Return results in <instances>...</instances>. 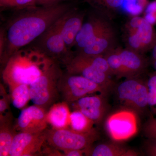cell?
Masks as SVG:
<instances>
[{
	"label": "cell",
	"mask_w": 156,
	"mask_h": 156,
	"mask_svg": "<svg viewBox=\"0 0 156 156\" xmlns=\"http://www.w3.org/2000/svg\"><path fill=\"white\" fill-rule=\"evenodd\" d=\"M72 7L69 4L60 3L17 11V15L4 28L6 48L0 58L3 67L14 53L35 41Z\"/></svg>",
	"instance_id": "cell-1"
},
{
	"label": "cell",
	"mask_w": 156,
	"mask_h": 156,
	"mask_svg": "<svg viewBox=\"0 0 156 156\" xmlns=\"http://www.w3.org/2000/svg\"><path fill=\"white\" fill-rule=\"evenodd\" d=\"M54 60L33 46L20 49L9 58L2 71V78L8 87L30 85Z\"/></svg>",
	"instance_id": "cell-2"
},
{
	"label": "cell",
	"mask_w": 156,
	"mask_h": 156,
	"mask_svg": "<svg viewBox=\"0 0 156 156\" xmlns=\"http://www.w3.org/2000/svg\"><path fill=\"white\" fill-rule=\"evenodd\" d=\"M65 66L68 73L83 76L108 92L114 85L111 78L112 73L104 56L74 53Z\"/></svg>",
	"instance_id": "cell-3"
},
{
	"label": "cell",
	"mask_w": 156,
	"mask_h": 156,
	"mask_svg": "<svg viewBox=\"0 0 156 156\" xmlns=\"http://www.w3.org/2000/svg\"><path fill=\"white\" fill-rule=\"evenodd\" d=\"M60 63L53 61L41 75L30 85L31 100L48 111L60 99L58 84L63 72Z\"/></svg>",
	"instance_id": "cell-4"
},
{
	"label": "cell",
	"mask_w": 156,
	"mask_h": 156,
	"mask_svg": "<svg viewBox=\"0 0 156 156\" xmlns=\"http://www.w3.org/2000/svg\"><path fill=\"white\" fill-rule=\"evenodd\" d=\"M113 76L118 79L137 77L145 71L148 62L143 54L117 47L104 56Z\"/></svg>",
	"instance_id": "cell-5"
},
{
	"label": "cell",
	"mask_w": 156,
	"mask_h": 156,
	"mask_svg": "<svg viewBox=\"0 0 156 156\" xmlns=\"http://www.w3.org/2000/svg\"><path fill=\"white\" fill-rule=\"evenodd\" d=\"M47 144L63 151L71 150H83L89 147L99 139L100 134L96 128L85 132H78L71 128L46 130Z\"/></svg>",
	"instance_id": "cell-6"
},
{
	"label": "cell",
	"mask_w": 156,
	"mask_h": 156,
	"mask_svg": "<svg viewBox=\"0 0 156 156\" xmlns=\"http://www.w3.org/2000/svg\"><path fill=\"white\" fill-rule=\"evenodd\" d=\"M124 41L126 48L144 54L156 43V32L145 18L133 17L126 25Z\"/></svg>",
	"instance_id": "cell-7"
},
{
	"label": "cell",
	"mask_w": 156,
	"mask_h": 156,
	"mask_svg": "<svg viewBox=\"0 0 156 156\" xmlns=\"http://www.w3.org/2000/svg\"><path fill=\"white\" fill-rule=\"evenodd\" d=\"M61 101L69 105L87 95L98 92L106 94L108 91L101 86L83 76L63 72L58 84Z\"/></svg>",
	"instance_id": "cell-8"
},
{
	"label": "cell",
	"mask_w": 156,
	"mask_h": 156,
	"mask_svg": "<svg viewBox=\"0 0 156 156\" xmlns=\"http://www.w3.org/2000/svg\"><path fill=\"white\" fill-rule=\"evenodd\" d=\"M139 77L127 78L117 85V98L124 107L141 114L148 109V89L146 82Z\"/></svg>",
	"instance_id": "cell-9"
},
{
	"label": "cell",
	"mask_w": 156,
	"mask_h": 156,
	"mask_svg": "<svg viewBox=\"0 0 156 156\" xmlns=\"http://www.w3.org/2000/svg\"><path fill=\"white\" fill-rule=\"evenodd\" d=\"M105 128L110 138L116 142L130 139L137 133V114L124 107L111 114L105 122Z\"/></svg>",
	"instance_id": "cell-10"
},
{
	"label": "cell",
	"mask_w": 156,
	"mask_h": 156,
	"mask_svg": "<svg viewBox=\"0 0 156 156\" xmlns=\"http://www.w3.org/2000/svg\"><path fill=\"white\" fill-rule=\"evenodd\" d=\"M35 47L54 61L65 65L74 53L68 49L57 20L35 40Z\"/></svg>",
	"instance_id": "cell-11"
},
{
	"label": "cell",
	"mask_w": 156,
	"mask_h": 156,
	"mask_svg": "<svg viewBox=\"0 0 156 156\" xmlns=\"http://www.w3.org/2000/svg\"><path fill=\"white\" fill-rule=\"evenodd\" d=\"M96 13L89 16L84 22L76 38L74 47L76 52L89 45L101 34L112 27L109 15L96 10Z\"/></svg>",
	"instance_id": "cell-12"
},
{
	"label": "cell",
	"mask_w": 156,
	"mask_h": 156,
	"mask_svg": "<svg viewBox=\"0 0 156 156\" xmlns=\"http://www.w3.org/2000/svg\"><path fill=\"white\" fill-rule=\"evenodd\" d=\"M46 130L38 133L18 132L12 143L9 156H43L42 148L46 141Z\"/></svg>",
	"instance_id": "cell-13"
},
{
	"label": "cell",
	"mask_w": 156,
	"mask_h": 156,
	"mask_svg": "<svg viewBox=\"0 0 156 156\" xmlns=\"http://www.w3.org/2000/svg\"><path fill=\"white\" fill-rule=\"evenodd\" d=\"M48 111L37 105H33L22 110L15 121V128L18 132L38 133L48 128Z\"/></svg>",
	"instance_id": "cell-14"
},
{
	"label": "cell",
	"mask_w": 156,
	"mask_h": 156,
	"mask_svg": "<svg viewBox=\"0 0 156 156\" xmlns=\"http://www.w3.org/2000/svg\"><path fill=\"white\" fill-rule=\"evenodd\" d=\"M106 94L87 95L71 104L73 110L80 112L94 122L95 125L101 123L106 115L107 105Z\"/></svg>",
	"instance_id": "cell-15"
},
{
	"label": "cell",
	"mask_w": 156,
	"mask_h": 156,
	"mask_svg": "<svg viewBox=\"0 0 156 156\" xmlns=\"http://www.w3.org/2000/svg\"><path fill=\"white\" fill-rule=\"evenodd\" d=\"M84 12L72 7L57 20L59 30L68 49L75 44L76 38L84 23Z\"/></svg>",
	"instance_id": "cell-16"
},
{
	"label": "cell",
	"mask_w": 156,
	"mask_h": 156,
	"mask_svg": "<svg viewBox=\"0 0 156 156\" xmlns=\"http://www.w3.org/2000/svg\"><path fill=\"white\" fill-rule=\"evenodd\" d=\"M117 37L115 29L113 26L98 36L89 45L76 53L104 56L117 48Z\"/></svg>",
	"instance_id": "cell-17"
},
{
	"label": "cell",
	"mask_w": 156,
	"mask_h": 156,
	"mask_svg": "<svg viewBox=\"0 0 156 156\" xmlns=\"http://www.w3.org/2000/svg\"><path fill=\"white\" fill-rule=\"evenodd\" d=\"M17 133L11 111L0 115V156H9L12 143Z\"/></svg>",
	"instance_id": "cell-18"
},
{
	"label": "cell",
	"mask_w": 156,
	"mask_h": 156,
	"mask_svg": "<svg viewBox=\"0 0 156 156\" xmlns=\"http://www.w3.org/2000/svg\"><path fill=\"white\" fill-rule=\"evenodd\" d=\"M118 142L102 143L85 149L87 156H136L139 154L131 149L117 144Z\"/></svg>",
	"instance_id": "cell-19"
},
{
	"label": "cell",
	"mask_w": 156,
	"mask_h": 156,
	"mask_svg": "<svg viewBox=\"0 0 156 156\" xmlns=\"http://www.w3.org/2000/svg\"><path fill=\"white\" fill-rule=\"evenodd\" d=\"M71 112L67 102L59 101L53 104L47 112L48 124L56 129L70 128Z\"/></svg>",
	"instance_id": "cell-20"
},
{
	"label": "cell",
	"mask_w": 156,
	"mask_h": 156,
	"mask_svg": "<svg viewBox=\"0 0 156 156\" xmlns=\"http://www.w3.org/2000/svg\"><path fill=\"white\" fill-rule=\"evenodd\" d=\"M11 103L18 109H23L31 100L29 85L19 84L9 87Z\"/></svg>",
	"instance_id": "cell-21"
},
{
	"label": "cell",
	"mask_w": 156,
	"mask_h": 156,
	"mask_svg": "<svg viewBox=\"0 0 156 156\" xmlns=\"http://www.w3.org/2000/svg\"><path fill=\"white\" fill-rule=\"evenodd\" d=\"M94 122L79 111L71 112L70 128L78 132H85L94 128Z\"/></svg>",
	"instance_id": "cell-22"
},
{
	"label": "cell",
	"mask_w": 156,
	"mask_h": 156,
	"mask_svg": "<svg viewBox=\"0 0 156 156\" xmlns=\"http://www.w3.org/2000/svg\"><path fill=\"white\" fill-rule=\"evenodd\" d=\"M96 10L111 16L113 11L119 9L125 0H84Z\"/></svg>",
	"instance_id": "cell-23"
},
{
	"label": "cell",
	"mask_w": 156,
	"mask_h": 156,
	"mask_svg": "<svg viewBox=\"0 0 156 156\" xmlns=\"http://www.w3.org/2000/svg\"><path fill=\"white\" fill-rule=\"evenodd\" d=\"M37 6L36 0H0L1 11L12 10L17 11Z\"/></svg>",
	"instance_id": "cell-24"
},
{
	"label": "cell",
	"mask_w": 156,
	"mask_h": 156,
	"mask_svg": "<svg viewBox=\"0 0 156 156\" xmlns=\"http://www.w3.org/2000/svg\"><path fill=\"white\" fill-rule=\"evenodd\" d=\"M148 89V105L151 115L156 116V71L146 81Z\"/></svg>",
	"instance_id": "cell-25"
},
{
	"label": "cell",
	"mask_w": 156,
	"mask_h": 156,
	"mask_svg": "<svg viewBox=\"0 0 156 156\" xmlns=\"http://www.w3.org/2000/svg\"><path fill=\"white\" fill-rule=\"evenodd\" d=\"M0 115L5 114L11 111L10 105L11 102L10 95L6 92L3 85H0Z\"/></svg>",
	"instance_id": "cell-26"
},
{
	"label": "cell",
	"mask_w": 156,
	"mask_h": 156,
	"mask_svg": "<svg viewBox=\"0 0 156 156\" xmlns=\"http://www.w3.org/2000/svg\"><path fill=\"white\" fill-rule=\"evenodd\" d=\"M144 134L147 139L156 138V116L151 115L144 126Z\"/></svg>",
	"instance_id": "cell-27"
},
{
	"label": "cell",
	"mask_w": 156,
	"mask_h": 156,
	"mask_svg": "<svg viewBox=\"0 0 156 156\" xmlns=\"http://www.w3.org/2000/svg\"><path fill=\"white\" fill-rule=\"evenodd\" d=\"M144 146V150L148 156H156V138L148 139Z\"/></svg>",
	"instance_id": "cell-28"
},
{
	"label": "cell",
	"mask_w": 156,
	"mask_h": 156,
	"mask_svg": "<svg viewBox=\"0 0 156 156\" xmlns=\"http://www.w3.org/2000/svg\"><path fill=\"white\" fill-rule=\"evenodd\" d=\"M6 44L5 34L4 28H1L0 31V58L2 57Z\"/></svg>",
	"instance_id": "cell-29"
},
{
	"label": "cell",
	"mask_w": 156,
	"mask_h": 156,
	"mask_svg": "<svg viewBox=\"0 0 156 156\" xmlns=\"http://www.w3.org/2000/svg\"><path fill=\"white\" fill-rule=\"evenodd\" d=\"M63 156H85V150H71L62 151Z\"/></svg>",
	"instance_id": "cell-30"
},
{
	"label": "cell",
	"mask_w": 156,
	"mask_h": 156,
	"mask_svg": "<svg viewBox=\"0 0 156 156\" xmlns=\"http://www.w3.org/2000/svg\"><path fill=\"white\" fill-rule=\"evenodd\" d=\"M64 0H36L37 6L53 5L61 3Z\"/></svg>",
	"instance_id": "cell-31"
},
{
	"label": "cell",
	"mask_w": 156,
	"mask_h": 156,
	"mask_svg": "<svg viewBox=\"0 0 156 156\" xmlns=\"http://www.w3.org/2000/svg\"><path fill=\"white\" fill-rule=\"evenodd\" d=\"M152 60L153 67L156 71V43L152 49Z\"/></svg>",
	"instance_id": "cell-32"
}]
</instances>
